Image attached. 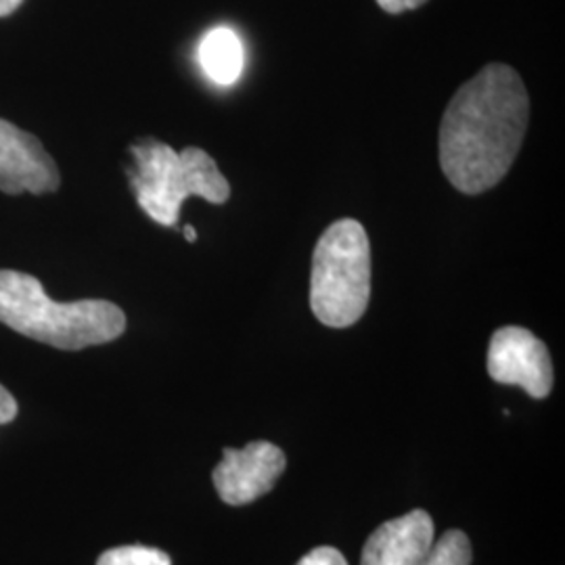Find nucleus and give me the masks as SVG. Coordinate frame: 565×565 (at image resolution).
Returning <instances> with one entry per match:
<instances>
[{"instance_id":"nucleus-13","label":"nucleus","mask_w":565,"mask_h":565,"mask_svg":"<svg viewBox=\"0 0 565 565\" xmlns=\"http://www.w3.org/2000/svg\"><path fill=\"white\" fill-rule=\"evenodd\" d=\"M18 413H20L18 401L4 385H0V425L11 424L18 417Z\"/></svg>"},{"instance_id":"nucleus-2","label":"nucleus","mask_w":565,"mask_h":565,"mask_svg":"<svg viewBox=\"0 0 565 565\" xmlns=\"http://www.w3.org/2000/svg\"><path fill=\"white\" fill-rule=\"evenodd\" d=\"M0 323L34 342L76 352L118 340L126 315L107 300L55 302L36 277L0 270Z\"/></svg>"},{"instance_id":"nucleus-14","label":"nucleus","mask_w":565,"mask_h":565,"mask_svg":"<svg viewBox=\"0 0 565 565\" xmlns=\"http://www.w3.org/2000/svg\"><path fill=\"white\" fill-rule=\"evenodd\" d=\"M425 2L427 0H377V4L390 15H398V13H404V11L419 9Z\"/></svg>"},{"instance_id":"nucleus-15","label":"nucleus","mask_w":565,"mask_h":565,"mask_svg":"<svg viewBox=\"0 0 565 565\" xmlns=\"http://www.w3.org/2000/svg\"><path fill=\"white\" fill-rule=\"evenodd\" d=\"M23 0H0V18H7L11 13H15L21 7Z\"/></svg>"},{"instance_id":"nucleus-1","label":"nucleus","mask_w":565,"mask_h":565,"mask_svg":"<svg viewBox=\"0 0 565 565\" xmlns=\"http://www.w3.org/2000/svg\"><path fill=\"white\" fill-rule=\"evenodd\" d=\"M530 99L520 74L490 63L455 93L440 121V166L465 195L503 181L524 142Z\"/></svg>"},{"instance_id":"nucleus-8","label":"nucleus","mask_w":565,"mask_h":565,"mask_svg":"<svg viewBox=\"0 0 565 565\" xmlns=\"http://www.w3.org/2000/svg\"><path fill=\"white\" fill-rule=\"evenodd\" d=\"M434 532V522L424 509L390 520L369 536L361 565H419L436 541Z\"/></svg>"},{"instance_id":"nucleus-3","label":"nucleus","mask_w":565,"mask_h":565,"mask_svg":"<svg viewBox=\"0 0 565 565\" xmlns=\"http://www.w3.org/2000/svg\"><path fill=\"white\" fill-rule=\"evenodd\" d=\"M130 156L128 177L137 203L162 226L179 223L182 202L193 195L210 203H226L231 198V184L200 147L179 153L158 139H141L130 147Z\"/></svg>"},{"instance_id":"nucleus-6","label":"nucleus","mask_w":565,"mask_h":565,"mask_svg":"<svg viewBox=\"0 0 565 565\" xmlns=\"http://www.w3.org/2000/svg\"><path fill=\"white\" fill-rule=\"evenodd\" d=\"M285 465L279 446L258 440L242 450L224 448L223 461L216 465L212 480L226 505H249L275 488Z\"/></svg>"},{"instance_id":"nucleus-5","label":"nucleus","mask_w":565,"mask_h":565,"mask_svg":"<svg viewBox=\"0 0 565 565\" xmlns=\"http://www.w3.org/2000/svg\"><path fill=\"white\" fill-rule=\"evenodd\" d=\"M488 375L503 385H520L543 401L553 387V363L545 343L524 327H501L488 345Z\"/></svg>"},{"instance_id":"nucleus-16","label":"nucleus","mask_w":565,"mask_h":565,"mask_svg":"<svg viewBox=\"0 0 565 565\" xmlns=\"http://www.w3.org/2000/svg\"><path fill=\"white\" fill-rule=\"evenodd\" d=\"M182 233H184V237H186V242H195V239H198V233H195V228H193V226H191V224H186V226H184V231H182Z\"/></svg>"},{"instance_id":"nucleus-12","label":"nucleus","mask_w":565,"mask_h":565,"mask_svg":"<svg viewBox=\"0 0 565 565\" xmlns=\"http://www.w3.org/2000/svg\"><path fill=\"white\" fill-rule=\"evenodd\" d=\"M298 565H348L345 557L333 546H317Z\"/></svg>"},{"instance_id":"nucleus-10","label":"nucleus","mask_w":565,"mask_h":565,"mask_svg":"<svg viewBox=\"0 0 565 565\" xmlns=\"http://www.w3.org/2000/svg\"><path fill=\"white\" fill-rule=\"evenodd\" d=\"M419 565H471V543L461 530H448L434 541Z\"/></svg>"},{"instance_id":"nucleus-4","label":"nucleus","mask_w":565,"mask_h":565,"mask_svg":"<svg viewBox=\"0 0 565 565\" xmlns=\"http://www.w3.org/2000/svg\"><path fill=\"white\" fill-rule=\"evenodd\" d=\"M371 298V245L361 223L331 224L315 247L310 308L333 329L361 321Z\"/></svg>"},{"instance_id":"nucleus-11","label":"nucleus","mask_w":565,"mask_h":565,"mask_svg":"<svg viewBox=\"0 0 565 565\" xmlns=\"http://www.w3.org/2000/svg\"><path fill=\"white\" fill-rule=\"evenodd\" d=\"M97 565H172V559L160 548L130 545L105 551Z\"/></svg>"},{"instance_id":"nucleus-9","label":"nucleus","mask_w":565,"mask_h":565,"mask_svg":"<svg viewBox=\"0 0 565 565\" xmlns=\"http://www.w3.org/2000/svg\"><path fill=\"white\" fill-rule=\"evenodd\" d=\"M200 63L205 76L221 86L239 81L243 72V46L231 28H214L203 36Z\"/></svg>"},{"instance_id":"nucleus-7","label":"nucleus","mask_w":565,"mask_h":565,"mask_svg":"<svg viewBox=\"0 0 565 565\" xmlns=\"http://www.w3.org/2000/svg\"><path fill=\"white\" fill-rule=\"evenodd\" d=\"M60 184V168L39 137L0 118V191L7 195H46L55 193Z\"/></svg>"}]
</instances>
